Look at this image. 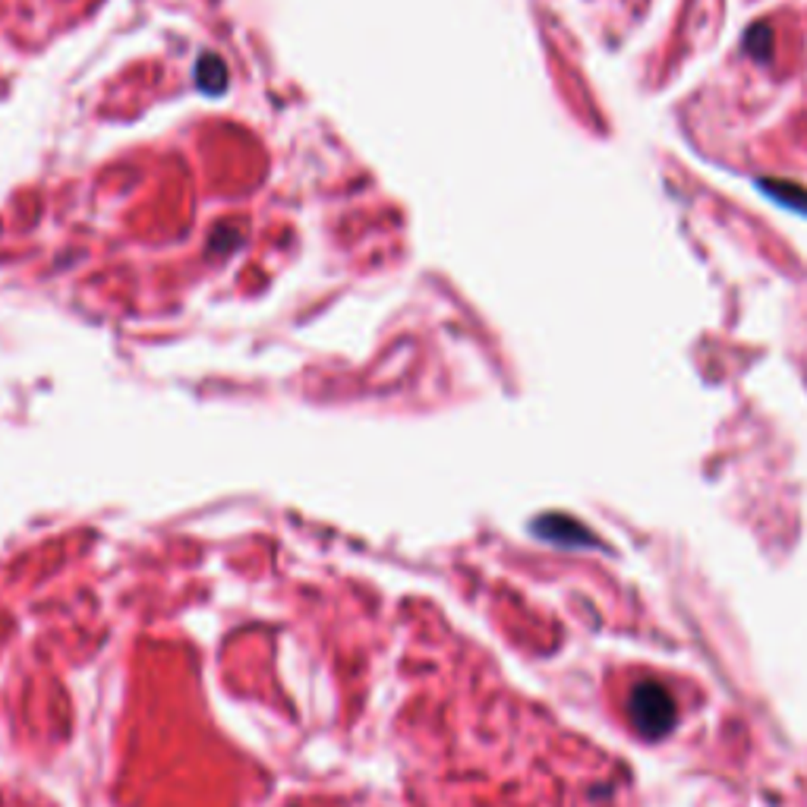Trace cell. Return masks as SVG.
Wrapping results in <instances>:
<instances>
[{"mask_svg":"<svg viewBox=\"0 0 807 807\" xmlns=\"http://www.w3.org/2000/svg\"><path fill=\"white\" fill-rule=\"evenodd\" d=\"M770 38H773L770 25H766V23L754 25V29H747V35H745V51L751 57H757L760 63H766V61H770V48H773Z\"/></svg>","mask_w":807,"mask_h":807,"instance_id":"obj_1","label":"cell"}]
</instances>
